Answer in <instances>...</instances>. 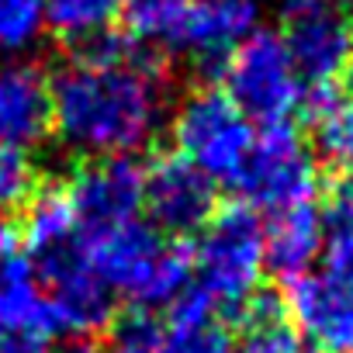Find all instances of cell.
<instances>
[{
    "mask_svg": "<svg viewBox=\"0 0 353 353\" xmlns=\"http://www.w3.org/2000/svg\"><path fill=\"white\" fill-rule=\"evenodd\" d=\"M21 236H25V243H28L35 260L77 246L80 225H77L73 205L66 198V188H56V184L35 188V194L25 205V229H21Z\"/></svg>",
    "mask_w": 353,
    "mask_h": 353,
    "instance_id": "obj_18",
    "label": "cell"
},
{
    "mask_svg": "<svg viewBox=\"0 0 353 353\" xmlns=\"http://www.w3.org/2000/svg\"><path fill=\"white\" fill-rule=\"evenodd\" d=\"M63 353H87V350H77V346H73V350H63Z\"/></svg>",
    "mask_w": 353,
    "mask_h": 353,
    "instance_id": "obj_28",
    "label": "cell"
},
{
    "mask_svg": "<svg viewBox=\"0 0 353 353\" xmlns=\"http://www.w3.org/2000/svg\"><path fill=\"white\" fill-rule=\"evenodd\" d=\"M104 353H156V325L149 319H142V315L132 319L121 329V336Z\"/></svg>",
    "mask_w": 353,
    "mask_h": 353,
    "instance_id": "obj_24",
    "label": "cell"
},
{
    "mask_svg": "<svg viewBox=\"0 0 353 353\" xmlns=\"http://www.w3.org/2000/svg\"><path fill=\"white\" fill-rule=\"evenodd\" d=\"M42 291L52 305L59 336H97L114 319V294L87 267L80 246L32 260Z\"/></svg>",
    "mask_w": 353,
    "mask_h": 353,
    "instance_id": "obj_9",
    "label": "cell"
},
{
    "mask_svg": "<svg viewBox=\"0 0 353 353\" xmlns=\"http://www.w3.org/2000/svg\"><path fill=\"white\" fill-rule=\"evenodd\" d=\"M163 121V73L128 39L101 35L52 77V132L73 152L132 156L156 139Z\"/></svg>",
    "mask_w": 353,
    "mask_h": 353,
    "instance_id": "obj_1",
    "label": "cell"
},
{
    "mask_svg": "<svg viewBox=\"0 0 353 353\" xmlns=\"http://www.w3.org/2000/svg\"><path fill=\"white\" fill-rule=\"evenodd\" d=\"M191 288L215 308V315H243L260 294L263 281V222L246 205L219 208L191 250Z\"/></svg>",
    "mask_w": 353,
    "mask_h": 353,
    "instance_id": "obj_3",
    "label": "cell"
},
{
    "mask_svg": "<svg viewBox=\"0 0 353 353\" xmlns=\"http://www.w3.org/2000/svg\"><path fill=\"white\" fill-rule=\"evenodd\" d=\"M39 188V173L28 152L14 145H0V215L25 208Z\"/></svg>",
    "mask_w": 353,
    "mask_h": 353,
    "instance_id": "obj_22",
    "label": "cell"
},
{
    "mask_svg": "<svg viewBox=\"0 0 353 353\" xmlns=\"http://www.w3.org/2000/svg\"><path fill=\"white\" fill-rule=\"evenodd\" d=\"M350 80H353V66H350Z\"/></svg>",
    "mask_w": 353,
    "mask_h": 353,
    "instance_id": "obj_30",
    "label": "cell"
},
{
    "mask_svg": "<svg viewBox=\"0 0 353 353\" xmlns=\"http://www.w3.org/2000/svg\"><path fill=\"white\" fill-rule=\"evenodd\" d=\"M332 4H336L339 11H353V0H332Z\"/></svg>",
    "mask_w": 353,
    "mask_h": 353,
    "instance_id": "obj_27",
    "label": "cell"
},
{
    "mask_svg": "<svg viewBox=\"0 0 353 353\" xmlns=\"http://www.w3.org/2000/svg\"><path fill=\"white\" fill-rule=\"evenodd\" d=\"M59 325L32 260L0 263V353H52Z\"/></svg>",
    "mask_w": 353,
    "mask_h": 353,
    "instance_id": "obj_13",
    "label": "cell"
},
{
    "mask_svg": "<svg viewBox=\"0 0 353 353\" xmlns=\"http://www.w3.org/2000/svg\"><path fill=\"white\" fill-rule=\"evenodd\" d=\"M325 263L329 274L353 288V225H325Z\"/></svg>",
    "mask_w": 353,
    "mask_h": 353,
    "instance_id": "obj_23",
    "label": "cell"
},
{
    "mask_svg": "<svg viewBox=\"0 0 353 353\" xmlns=\"http://www.w3.org/2000/svg\"><path fill=\"white\" fill-rule=\"evenodd\" d=\"M77 246L111 294H121L145 312L173 308L194 281L191 246L163 236L142 219L80 232Z\"/></svg>",
    "mask_w": 353,
    "mask_h": 353,
    "instance_id": "obj_2",
    "label": "cell"
},
{
    "mask_svg": "<svg viewBox=\"0 0 353 353\" xmlns=\"http://www.w3.org/2000/svg\"><path fill=\"white\" fill-rule=\"evenodd\" d=\"M239 319L246 322V332L236 353H315L312 343L284 319L281 301H274L263 291Z\"/></svg>",
    "mask_w": 353,
    "mask_h": 353,
    "instance_id": "obj_19",
    "label": "cell"
},
{
    "mask_svg": "<svg viewBox=\"0 0 353 353\" xmlns=\"http://www.w3.org/2000/svg\"><path fill=\"white\" fill-rule=\"evenodd\" d=\"M260 0H184L163 42L201 66H219L260 28Z\"/></svg>",
    "mask_w": 353,
    "mask_h": 353,
    "instance_id": "obj_10",
    "label": "cell"
},
{
    "mask_svg": "<svg viewBox=\"0 0 353 353\" xmlns=\"http://www.w3.org/2000/svg\"><path fill=\"white\" fill-rule=\"evenodd\" d=\"M346 18H350V25H353V11H346Z\"/></svg>",
    "mask_w": 353,
    "mask_h": 353,
    "instance_id": "obj_29",
    "label": "cell"
},
{
    "mask_svg": "<svg viewBox=\"0 0 353 353\" xmlns=\"http://www.w3.org/2000/svg\"><path fill=\"white\" fill-rule=\"evenodd\" d=\"M246 208H267L270 215L294 205H312L319 191V163L305 135L291 125H263L253 139L246 166L236 181Z\"/></svg>",
    "mask_w": 353,
    "mask_h": 353,
    "instance_id": "obj_6",
    "label": "cell"
},
{
    "mask_svg": "<svg viewBox=\"0 0 353 353\" xmlns=\"http://www.w3.org/2000/svg\"><path fill=\"white\" fill-rule=\"evenodd\" d=\"M125 11V0H46V25L66 42H94Z\"/></svg>",
    "mask_w": 353,
    "mask_h": 353,
    "instance_id": "obj_20",
    "label": "cell"
},
{
    "mask_svg": "<svg viewBox=\"0 0 353 353\" xmlns=\"http://www.w3.org/2000/svg\"><path fill=\"white\" fill-rule=\"evenodd\" d=\"M325 225H353V176L339 181V188L332 191L325 208Z\"/></svg>",
    "mask_w": 353,
    "mask_h": 353,
    "instance_id": "obj_25",
    "label": "cell"
},
{
    "mask_svg": "<svg viewBox=\"0 0 353 353\" xmlns=\"http://www.w3.org/2000/svg\"><path fill=\"white\" fill-rule=\"evenodd\" d=\"M281 42L305 87H336L353 66V25L332 0H281Z\"/></svg>",
    "mask_w": 353,
    "mask_h": 353,
    "instance_id": "obj_7",
    "label": "cell"
},
{
    "mask_svg": "<svg viewBox=\"0 0 353 353\" xmlns=\"http://www.w3.org/2000/svg\"><path fill=\"white\" fill-rule=\"evenodd\" d=\"M142 208L149 215V225L173 239L201 232L215 219L219 198L215 184L198 166L170 152L142 166Z\"/></svg>",
    "mask_w": 353,
    "mask_h": 353,
    "instance_id": "obj_8",
    "label": "cell"
},
{
    "mask_svg": "<svg viewBox=\"0 0 353 353\" xmlns=\"http://www.w3.org/2000/svg\"><path fill=\"white\" fill-rule=\"evenodd\" d=\"M66 198L73 205L80 232L132 222L142 212V166L132 156L90 159L73 173Z\"/></svg>",
    "mask_w": 353,
    "mask_h": 353,
    "instance_id": "obj_12",
    "label": "cell"
},
{
    "mask_svg": "<svg viewBox=\"0 0 353 353\" xmlns=\"http://www.w3.org/2000/svg\"><path fill=\"white\" fill-rule=\"evenodd\" d=\"M52 135V77L35 63L11 59L0 66V145L21 152Z\"/></svg>",
    "mask_w": 353,
    "mask_h": 353,
    "instance_id": "obj_14",
    "label": "cell"
},
{
    "mask_svg": "<svg viewBox=\"0 0 353 353\" xmlns=\"http://www.w3.org/2000/svg\"><path fill=\"white\" fill-rule=\"evenodd\" d=\"M325 250V215L312 205L281 208L263 222V263L267 270L294 281L312 274V263Z\"/></svg>",
    "mask_w": 353,
    "mask_h": 353,
    "instance_id": "obj_15",
    "label": "cell"
},
{
    "mask_svg": "<svg viewBox=\"0 0 353 353\" xmlns=\"http://www.w3.org/2000/svg\"><path fill=\"white\" fill-rule=\"evenodd\" d=\"M18 243H21V232L0 215V263H8V260H14V256H21L18 253Z\"/></svg>",
    "mask_w": 353,
    "mask_h": 353,
    "instance_id": "obj_26",
    "label": "cell"
},
{
    "mask_svg": "<svg viewBox=\"0 0 353 353\" xmlns=\"http://www.w3.org/2000/svg\"><path fill=\"white\" fill-rule=\"evenodd\" d=\"M281 308L315 353H353V288L329 270L288 281Z\"/></svg>",
    "mask_w": 353,
    "mask_h": 353,
    "instance_id": "obj_11",
    "label": "cell"
},
{
    "mask_svg": "<svg viewBox=\"0 0 353 353\" xmlns=\"http://www.w3.org/2000/svg\"><path fill=\"white\" fill-rule=\"evenodd\" d=\"M222 94L260 125H281L291 121V114L305 104V80L294 70L281 35L274 28H256L243 46L229 52L222 63Z\"/></svg>",
    "mask_w": 353,
    "mask_h": 353,
    "instance_id": "obj_5",
    "label": "cell"
},
{
    "mask_svg": "<svg viewBox=\"0 0 353 353\" xmlns=\"http://www.w3.org/2000/svg\"><path fill=\"white\" fill-rule=\"evenodd\" d=\"M156 353H236V346L229 343L215 308L188 288V294L170 308L166 325L156 329Z\"/></svg>",
    "mask_w": 353,
    "mask_h": 353,
    "instance_id": "obj_16",
    "label": "cell"
},
{
    "mask_svg": "<svg viewBox=\"0 0 353 353\" xmlns=\"http://www.w3.org/2000/svg\"><path fill=\"white\" fill-rule=\"evenodd\" d=\"M46 28V0H0V56H25Z\"/></svg>",
    "mask_w": 353,
    "mask_h": 353,
    "instance_id": "obj_21",
    "label": "cell"
},
{
    "mask_svg": "<svg viewBox=\"0 0 353 353\" xmlns=\"http://www.w3.org/2000/svg\"><path fill=\"white\" fill-rule=\"evenodd\" d=\"M315 121V149L319 156L346 176H353V94H339V87H308L301 104Z\"/></svg>",
    "mask_w": 353,
    "mask_h": 353,
    "instance_id": "obj_17",
    "label": "cell"
},
{
    "mask_svg": "<svg viewBox=\"0 0 353 353\" xmlns=\"http://www.w3.org/2000/svg\"><path fill=\"white\" fill-rule=\"evenodd\" d=\"M170 139L176 156L198 166L212 184H236L256 128L219 87H201L176 104Z\"/></svg>",
    "mask_w": 353,
    "mask_h": 353,
    "instance_id": "obj_4",
    "label": "cell"
}]
</instances>
